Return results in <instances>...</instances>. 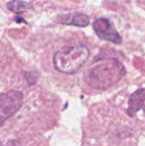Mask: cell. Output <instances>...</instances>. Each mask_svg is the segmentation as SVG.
I'll return each mask as SVG.
<instances>
[{"instance_id": "obj_5", "label": "cell", "mask_w": 145, "mask_h": 146, "mask_svg": "<svg viewBox=\"0 0 145 146\" xmlns=\"http://www.w3.org/2000/svg\"><path fill=\"white\" fill-rule=\"evenodd\" d=\"M57 22L63 25H70L75 27H85L90 23V18L87 15L75 12V13H67L60 15L57 17Z\"/></svg>"}, {"instance_id": "obj_4", "label": "cell", "mask_w": 145, "mask_h": 146, "mask_svg": "<svg viewBox=\"0 0 145 146\" xmlns=\"http://www.w3.org/2000/svg\"><path fill=\"white\" fill-rule=\"evenodd\" d=\"M93 29L97 35L103 40L114 43L115 44H121L122 43L121 36L111 21L107 18L101 17L97 19L93 22Z\"/></svg>"}, {"instance_id": "obj_7", "label": "cell", "mask_w": 145, "mask_h": 146, "mask_svg": "<svg viewBox=\"0 0 145 146\" xmlns=\"http://www.w3.org/2000/svg\"><path fill=\"white\" fill-rule=\"evenodd\" d=\"M7 8L11 12L20 14L32 8V5L28 2L24 1H11L7 3Z\"/></svg>"}, {"instance_id": "obj_1", "label": "cell", "mask_w": 145, "mask_h": 146, "mask_svg": "<svg viewBox=\"0 0 145 146\" xmlns=\"http://www.w3.org/2000/svg\"><path fill=\"white\" fill-rule=\"evenodd\" d=\"M125 74V68L121 62L110 60L91 68L85 74V80L92 88L105 90L118 82Z\"/></svg>"}, {"instance_id": "obj_6", "label": "cell", "mask_w": 145, "mask_h": 146, "mask_svg": "<svg viewBox=\"0 0 145 146\" xmlns=\"http://www.w3.org/2000/svg\"><path fill=\"white\" fill-rule=\"evenodd\" d=\"M145 105V89L140 88L132 94L128 101L127 113L130 116H133Z\"/></svg>"}, {"instance_id": "obj_2", "label": "cell", "mask_w": 145, "mask_h": 146, "mask_svg": "<svg viewBox=\"0 0 145 146\" xmlns=\"http://www.w3.org/2000/svg\"><path fill=\"white\" fill-rule=\"evenodd\" d=\"M90 56L89 49L82 44L71 45L57 50L53 56L55 68L63 74L76 73L87 61Z\"/></svg>"}, {"instance_id": "obj_3", "label": "cell", "mask_w": 145, "mask_h": 146, "mask_svg": "<svg viewBox=\"0 0 145 146\" xmlns=\"http://www.w3.org/2000/svg\"><path fill=\"white\" fill-rule=\"evenodd\" d=\"M23 103V94L19 91L0 93V126L14 115Z\"/></svg>"}]
</instances>
